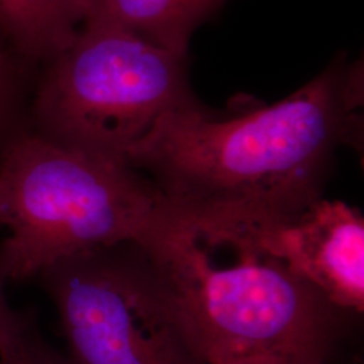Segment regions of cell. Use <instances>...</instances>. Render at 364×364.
Instances as JSON below:
<instances>
[{"label": "cell", "instance_id": "cell-1", "mask_svg": "<svg viewBox=\"0 0 364 364\" xmlns=\"http://www.w3.org/2000/svg\"><path fill=\"white\" fill-rule=\"evenodd\" d=\"M362 69L340 55L299 91L239 117L205 105L173 111L126 165L196 220L290 223L324 197L338 147L359 142Z\"/></svg>", "mask_w": 364, "mask_h": 364}, {"label": "cell", "instance_id": "cell-2", "mask_svg": "<svg viewBox=\"0 0 364 364\" xmlns=\"http://www.w3.org/2000/svg\"><path fill=\"white\" fill-rule=\"evenodd\" d=\"M146 248L204 364L259 355L329 364L359 316L326 299L251 224L189 219Z\"/></svg>", "mask_w": 364, "mask_h": 364}, {"label": "cell", "instance_id": "cell-3", "mask_svg": "<svg viewBox=\"0 0 364 364\" xmlns=\"http://www.w3.org/2000/svg\"><path fill=\"white\" fill-rule=\"evenodd\" d=\"M156 183L129 165L23 131L0 156V269L26 282L53 262L120 242L149 247L183 221Z\"/></svg>", "mask_w": 364, "mask_h": 364}, {"label": "cell", "instance_id": "cell-4", "mask_svg": "<svg viewBox=\"0 0 364 364\" xmlns=\"http://www.w3.org/2000/svg\"><path fill=\"white\" fill-rule=\"evenodd\" d=\"M201 105L188 58L122 27L84 22L50 60L33 132L68 150L126 164L131 147L161 117Z\"/></svg>", "mask_w": 364, "mask_h": 364}, {"label": "cell", "instance_id": "cell-5", "mask_svg": "<svg viewBox=\"0 0 364 364\" xmlns=\"http://www.w3.org/2000/svg\"><path fill=\"white\" fill-rule=\"evenodd\" d=\"M68 364H204L149 250L136 242L55 260L37 275Z\"/></svg>", "mask_w": 364, "mask_h": 364}, {"label": "cell", "instance_id": "cell-6", "mask_svg": "<svg viewBox=\"0 0 364 364\" xmlns=\"http://www.w3.org/2000/svg\"><path fill=\"white\" fill-rule=\"evenodd\" d=\"M263 239L338 308H364V219L358 208L320 198L287 224L260 228Z\"/></svg>", "mask_w": 364, "mask_h": 364}, {"label": "cell", "instance_id": "cell-7", "mask_svg": "<svg viewBox=\"0 0 364 364\" xmlns=\"http://www.w3.org/2000/svg\"><path fill=\"white\" fill-rule=\"evenodd\" d=\"M224 0H88L84 22L122 27L188 58L192 34ZM82 22V23H84Z\"/></svg>", "mask_w": 364, "mask_h": 364}, {"label": "cell", "instance_id": "cell-8", "mask_svg": "<svg viewBox=\"0 0 364 364\" xmlns=\"http://www.w3.org/2000/svg\"><path fill=\"white\" fill-rule=\"evenodd\" d=\"M88 0H0V25L27 55L50 61L72 43Z\"/></svg>", "mask_w": 364, "mask_h": 364}, {"label": "cell", "instance_id": "cell-9", "mask_svg": "<svg viewBox=\"0 0 364 364\" xmlns=\"http://www.w3.org/2000/svg\"><path fill=\"white\" fill-rule=\"evenodd\" d=\"M0 364H68L39 331L37 314L27 309L26 321L18 336L0 351Z\"/></svg>", "mask_w": 364, "mask_h": 364}, {"label": "cell", "instance_id": "cell-10", "mask_svg": "<svg viewBox=\"0 0 364 364\" xmlns=\"http://www.w3.org/2000/svg\"><path fill=\"white\" fill-rule=\"evenodd\" d=\"M7 279L0 269V351L18 336L26 321L27 309L15 311L6 297Z\"/></svg>", "mask_w": 364, "mask_h": 364}, {"label": "cell", "instance_id": "cell-11", "mask_svg": "<svg viewBox=\"0 0 364 364\" xmlns=\"http://www.w3.org/2000/svg\"><path fill=\"white\" fill-rule=\"evenodd\" d=\"M215 364H317L308 360H301L290 356H281V355H259V356H248L242 359L227 360L221 363Z\"/></svg>", "mask_w": 364, "mask_h": 364}, {"label": "cell", "instance_id": "cell-12", "mask_svg": "<svg viewBox=\"0 0 364 364\" xmlns=\"http://www.w3.org/2000/svg\"><path fill=\"white\" fill-rule=\"evenodd\" d=\"M6 117V99H4V88H3V77H1V63H0V127Z\"/></svg>", "mask_w": 364, "mask_h": 364}]
</instances>
